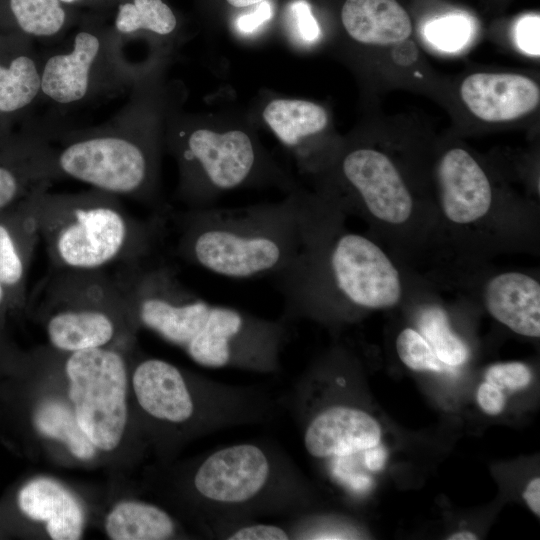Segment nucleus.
<instances>
[{"label":"nucleus","mask_w":540,"mask_h":540,"mask_svg":"<svg viewBox=\"0 0 540 540\" xmlns=\"http://www.w3.org/2000/svg\"><path fill=\"white\" fill-rule=\"evenodd\" d=\"M158 62L141 74L127 103L101 125L63 133L54 145L63 178L138 200L155 197L170 103Z\"/></svg>","instance_id":"1"},{"label":"nucleus","mask_w":540,"mask_h":540,"mask_svg":"<svg viewBox=\"0 0 540 540\" xmlns=\"http://www.w3.org/2000/svg\"><path fill=\"white\" fill-rule=\"evenodd\" d=\"M329 215L326 208L307 223L297 255L273 276L287 321L320 317L337 299L343 306L381 309L401 298L399 273L382 249L355 233L330 237Z\"/></svg>","instance_id":"2"},{"label":"nucleus","mask_w":540,"mask_h":540,"mask_svg":"<svg viewBox=\"0 0 540 540\" xmlns=\"http://www.w3.org/2000/svg\"><path fill=\"white\" fill-rule=\"evenodd\" d=\"M307 194L281 201L187 209L177 215V252L190 264L230 279L274 276L301 248Z\"/></svg>","instance_id":"3"},{"label":"nucleus","mask_w":540,"mask_h":540,"mask_svg":"<svg viewBox=\"0 0 540 540\" xmlns=\"http://www.w3.org/2000/svg\"><path fill=\"white\" fill-rule=\"evenodd\" d=\"M26 206L55 269L96 271L121 260L138 263L159 238L158 221L132 218L116 196L94 188L78 193L41 190Z\"/></svg>","instance_id":"4"},{"label":"nucleus","mask_w":540,"mask_h":540,"mask_svg":"<svg viewBox=\"0 0 540 540\" xmlns=\"http://www.w3.org/2000/svg\"><path fill=\"white\" fill-rule=\"evenodd\" d=\"M164 144L178 166L177 197L187 209L205 208L224 193L270 184L296 189L252 132L239 126H212L169 108Z\"/></svg>","instance_id":"5"},{"label":"nucleus","mask_w":540,"mask_h":540,"mask_svg":"<svg viewBox=\"0 0 540 540\" xmlns=\"http://www.w3.org/2000/svg\"><path fill=\"white\" fill-rule=\"evenodd\" d=\"M296 468L285 457L257 443L220 448L194 471L192 486L212 523H241L254 515L296 510Z\"/></svg>","instance_id":"6"},{"label":"nucleus","mask_w":540,"mask_h":540,"mask_svg":"<svg viewBox=\"0 0 540 540\" xmlns=\"http://www.w3.org/2000/svg\"><path fill=\"white\" fill-rule=\"evenodd\" d=\"M125 44L111 25L83 23L67 49L41 61V96L68 108L130 89L154 60L142 66L131 64L124 53Z\"/></svg>","instance_id":"7"},{"label":"nucleus","mask_w":540,"mask_h":540,"mask_svg":"<svg viewBox=\"0 0 540 540\" xmlns=\"http://www.w3.org/2000/svg\"><path fill=\"white\" fill-rule=\"evenodd\" d=\"M52 309L47 337L59 351L70 353L107 346L116 335L113 309L128 306L125 290L102 270H59L43 285Z\"/></svg>","instance_id":"8"},{"label":"nucleus","mask_w":540,"mask_h":540,"mask_svg":"<svg viewBox=\"0 0 540 540\" xmlns=\"http://www.w3.org/2000/svg\"><path fill=\"white\" fill-rule=\"evenodd\" d=\"M65 373L80 428L96 448L115 449L127 422V369L122 355L106 346L70 352Z\"/></svg>","instance_id":"9"},{"label":"nucleus","mask_w":540,"mask_h":540,"mask_svg":"<svg viewBox=\"0 0 540 540\" xmlns=\"http://www.w3.org/2000/svg\"><path fill=\"white\" fill-rule=\"evenodd\" d=\"M342 178L374 218L389 223L406 222L413 199L392 160L381 151L360 147L347 152L340 163Z\"/></svg>","instance_id":"10"},{"label":"nucleus","mask_w":540,"mask_h":540,"mask_svg":"<svg viewBox=\"0 0 540 540\" xmlns=\"http://www.w3.org/2000/svg\"><path fill=\"white\" fill-rule=\"evenodd\" d=\"M381 427L364 410L335 404L311 415L303 429V443L314 458L352 456L380 443Z\"/></svg>","instance_id":"11"},{"label":"nucleus","mask_w":540,"mask_h":540,"mask_svg":"<svg viewBox=\"0 0 540 540\" xmlns=\"http://www.w3.org/2000/svg\"><path fill=\"white\" fill-rule=\"evenodd\" d=\"M460 96L475 117L500 123L533 112L540 102V87L522 74L477 72L462 81Z\"/></svg>","instance_id":"12"},{"label":"nucleus","mask_w":540,"mask_h":540,"mask_svg":"<svg viewBox=\"0 0 540 540\" xmlns=\"http://www.w3.org/2000/svg\"><path fill=\"white\" fill-rule=\"evenodd\" d=\"M442 210L456 224L484 217L492 204L490 181L475 158L462 148L445 152L438 166Z\"/></svg>","instance_id":"13"},{"label":"nucleus","mask_w":540,"mask_h":540,"mask_svg":"<svg viewBox=\"0 0 540 540\" xmlns=\"http://www.w3.org/2000/svg\"><path fill=\"white\" fill-rule=\"evenodd\" d=\"M484 302L488 312L517 334L540 336V285L519 272H505L486 285Z\"/></svg>","instance_id":"14"},{"label":"nucleus","mask_w":540,"mask_h":540,"mask_svg":"<svg viewBox=\"0 0 540 540\" xmlns=\"http://www.w3.org/2000/svg\"><path fill=\"white\" fill-rule=\"evenodd\" d=\"M18 506L30 519L46 523L54 540H76L83 532V511L76 498L61 484L37 478L18 493Z\"/></svg>","instance_id":"15"},{"label":"nucleus","mask_w":540,"mask_h":540,"mask_svg":"<svg viewBox=\"0 0 540 540\" xmlns=\"http://www.w3.org/2000/svg\"><path fill=\"white\" fill-rule=\"evenodd\" d=\"M341 23L353 41L368 46L401 43L412 33L410 16L397 0H346Z\"/></svg>","instance_id":"16"},{"label":"nucleus","mask_w":540,"mask_h":540,"mask_svg":"<svg viewBox=\"0 0 540 540\" xmlns=\"http://www.w3.org/2000/svg\"><path fill=\"white\" fill-rule=\"evenodd\" d=\"M265 125L302 167L308 166V144L328 126L329 115L320 104L296 98L269 100L261 113Z\"/></svg>","instance_id":"17"},{"label":"nucleus","mask_w":540,"mask_h":540,"mask_svg":"<svg viewBox=\"0 0 540 540\" xmlns=\"http://www.w3.org/2000/svg\"><path fill=\"white\" fill-rule=\"evenodd\" d=\"M137 402L159 422L174 425L187 388V378L175 365L157 358L141 361L132 376Z\"/></svg>","instance_id":"18"},{"label":"nucleus","mask_w":540,"mask_h":540,"mask_svg":"<svg viewBox=\"0 0 540 540\" xmlns=\"http://www.w3.org/2000/svg\"><path fill=\"white\" fill-rule=\"evenodd\" d=\"M115 4L111 26L125 43L146 37L153 53L165 55L166 47L161 42L173 37L178 29L172 8L164 0H116Z\"/></svg>","instance_id":"19"},{"label":"nucleus","mask_w":540,"mask_h":540,"mask_svg":"<svg viewBox=\"0 0 540 540\" xmlns=\"http://www.w3.org/2000/svg\"><path fill=\"white\" fill-rule=\"evenodd\" d=\"M113 540H163L175 534V522L163 509L140 501L116 504L105 520Z\"/></svg>","instance_id":"20"},{"label":"nucleus","mask_w":540,"mask_h":540,"mask_svg":"<svg viewBox=\"0 0 540 540\" xmlns=\"http://www.w3.org/2000/svg\"><path fill=\"white\" fill-rule=\"evenodd\" d=\"M41 96V61L26 48L0 58V114L31 106Z\"/></svg>","instance_id":"21"},{"label":"nucleus","mask_w":540,"mask_h":540,"mask_svg":"<svg viewBox=\"0 0 540 540\" xmlns=\"http://www.w3.org/2000/svg\"><path fill=\"white\" fill-rule=\"evenodd\" d=\"M18 30L27 38L52 40L71 25L69 7L60 0H8Z\"/></svg>","instance_id":"22"},{"label":"nucleus","mask_w":540,"mask_h":540,"mask_svg":"<svg viewBox=\"0 0 540 540\" xmlns=\"http://www.w3.org/2000/svg\"><path fill=\"white\" fill-rule=\"evenodd\" d=\"M36 429L44 436L62 441L78 459H91L96 447L80 428L74 411L58 400L43 402L34 415Z\"/></svg>","instance_id":"23"},{"label":"nucleus","mask_w":540,"mask_h":540,"mask_svg":"<svg viewBox=\"0 0 540 540\" xmlns=\"http://www.w3.org/2000/svg\"><path fill=\"white\" fill-rule=\"evenodd\" d=\"M418 327L420 334L444 364L455 367L466 361L468 349L451 331L443 309L437 306L423 309L418 318Z\"/></svg>","instance_id":"24"},{"label":"nucleus","mask_w":540,"mask_h":540,"mask_svg":"<svg viewBox=\"0 0 540 540\" xmlns=\"http://www.w3.org/2000/svg\"><path fill=\"white\" fill-rule=\"evenodd\" d=\"M396 350L400 360L415 371H451L452 366L444 364L436 356L424 337L417 331L406 328L396 339Z\"/></svg>","instance_id":"25"},{"label":"nucleus","mask_w":540,"mask_h":540,"mask_svg":"<svg viewBox=\"0 0 540 540\" xmlns=\"http://www.w3.org/2000/svg\"><path fill=\"white\" fill-rule=\"evenodd\" d=\"M424 33L429 42L443 51H456L464 46L471 34V22L463 15L453 14L426 24Z\"/></svg>","instance_id":"26"},{"label":"nucleus","mask_w":540,"mask_h":540,"mask_svg":"<svg viewBox=\"0 0 540 540\" xmlns=\"http://www.w3.org/2000/svg\"><path fill=\"white\" fill-rule=\"evenodd\" d=\"M26 271V261L12 231L0 223V281L5 288L21 284Z\"/></svg>","instance_id":"27"},{"label":"nucleus","mask_w":540,"mask_h":540,"mask_svg":"<svg viewBox=\"0 0 540 540\" xmlns=\"http://www.w3.org/2000/svg\"><path fill=\"white\" fill-rule=\"evenodd\" d=\"M486 382L498 387L517 391L527 387L532 379L528 366L520 362L495 364L488 368L485 375Z\"/></svg>","instance_id":"28"},{"label":"nucleus","mask_w":540,"mask_h":540,"mask_svg":"<svg viewBox=\"0 0 540 540\" xmlns=\"http://www.w3.org/2000/svg\"><path fill=\"white\" fill-rule=\"evenodd\" d=\"M223 538L230 540H288L291 534L281 526L265 523H237L227 526Z\"/></svg>","instance_id":"29"},{"label":"nucleus","mask_w":540,"mask_h":540,"mask_svg":"<svg viewBox=\"0 0 540 540\" xmlns=\"http://www.w3.org/2000/svg\"><path fill=\"white\" fill-rule=\"evenodd\" d=\"M294 34L305 43H313L320 37V26L310 5L305 0L294 1L290 6Z\"/></svg>","instance_id":"30"},{"label":"nucleus","mask_w":540,"mask_h":540,"mask_svg":"<svg viewBox=\"0 0 540 540\" xmlns=\"http://www.w3.org/2000/svg\"><path fill=\"white\" fill-rule=\"evenodd\" d=\"M540 18L538 14L522 16L515 24L514 39L518 48L525 54L539 56Z\"/></svg>","instance_id":"31"},{"label":"nucleus","mask_w":540,"mask_h":540,"mask_svg":"<svg viewBox=\"0 0 540 540\" xmlns=\"http://www.w3.org/2000/svg\"><path fill=\"white\" fill-rule=\"evenodd\" d=\"M23 183L19 173L0 164V210L9 206L22 193Z\"/></svg>","instance_id":"32"},{"label":"nucleus","mask_w":540,"mask_h":540,"mask_svg":"<svg viewBox=\"0 0 540 540\" xmlns=\"http://www.w3.org/2000/svg\"><path fill=\"white\" fill-rule=\"evenodd\" d=\"M254 6L255 8L251 12L240 15L236 20L237 30L244 34L253 33L273 15V7L268 0Z\"/></svg>","instance_id":"33"},{"label":"nucleus","mask_w":540,"mask_h":540,"mask_svg":"<svg viewBox=\"0 0 540 540\" xmlns=\"http://www.w3.org/2000/svg\"><path fill=\"white\" fill-rule=\"evenodd\" d=\"M477 402L480 408L489 415H498L505 408V395L498 387L484 382L477 391Z\"/></svg>","instance_id":"34"},{"label":"nucleus","mask_w":540,"mask_h":540,"mask_svg":"<svg viewBox=\"0 0 540 540\" xmlns=\"http://www.w3.org/2000/svg\"><path fill=\"white\" fill-rule=\"evenodd\" d=\"M523 498L525 499L528 507L532 512L539 517L540 515V479L534 478L526 486L523 492Z\"/></svg>","instance_id":"35"},{"label":"nucleus","mask_w":540,"mask_h":540,"mask_svg":"<svg viewBox=\"0 0 540 540\" xmlns=\"http://www.w3.org/2000/svg\"><path fill=\"white\" fill-rule=\"evenodd\" d=\"M378 445L367 449L364 457L366 466L372 471L380 470L386 458L384 449Z\"/></svg>","instance_id":"36"},{"label":"nucleus","mask_w":540,"mask_h":540,"mask_svg":"<svg viewBox=\"0 0 540 540\" xmlns=\"http://www.w3.org/2000/svg\"><path fill=\"white\" fill-rule=\"evenodd\" d=\"M63 4H65L68 7L71 6H102V5H108L115 3L116 0H60Z\"/></svg>","instance_id":"37"},{"label":"nucleus","mask_w":540,"mask_h":540,"mask_svg":"<svg viewBox=\"0 0 540 540\" xmlns=\"http://www.w3.org/2000/svg\"><path fill=\"white\" fill-rule=\"evenodd\" d=\"M225 1L234 8H245L249 6H254L265 0H225Z\"/></svg>","instance_id":"38"},{"label":"nucleus","mask_w":540,"mask_h":540,"mask_svg":"<svg viewBox=\"0 0 540 540\" xmlns=\"http://www.w3.org/2000/svg\"><path fill=\"white\" fill-rule=\"evenodd\" d=\"M449 540H476L477 536L469 531H460L448 537Z\"/></svg>","instance_id":"39"},{"label":"nucleus","mask_w":540,"mask_h":540,"mask_svg":"<svg viewBox=\"0 0 540 540\" xmlns=\"http://www.w3.org/2000/svg\"><path fill=\"white\" fill-rule=\"evenodd\" d=\"M5 287L0 281V304L2 303L3 299L5 298Z\"/></svg>","instance_id":"40"}]
</instances>
